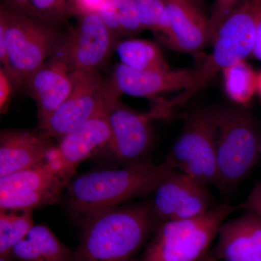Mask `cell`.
<instances>
[{"instance_id": "cell-1", "label": "cell", "mask_w": 261, "mask_h": 261, "mask_svg": "<svg viewBox=\"0 0 261 261\" xmlns=\"http://www.w3.org/2000/svg\"><path fill=\"white\" fill-rule=\"evenodd\" d=\"M160 223L151 201L92 213L83 218L75 261H128Z\"/></svg>"}, {"instance_id": "cell-2", "label": "cell", "mask_w": 261, "mask_h": 261, "mask_svg": "<svg viewBox=\"0 0 261 261\" xmlns=\"http://www.w3.org/2000/svg\"><path fill=\"white\" fill-rule=\"evenodd\" d=\"M172 168L165 163H132L118 169L84 173L68 184L67 200L70 210L82 218L96 211L154 192Z\"/></svg>"}, {"instance_id": "cell-3", "label": "cell", "mask_w": 261, "mask_h": 261, "mask_svg": "<svg viewBox=\"0 0 261 261\" xmlns=\"http://www.w3.org/2000/svg\"><path fill=\"white\" fill-rule=\"evenodd\" d=\"M0 28L5 32L8 64L3 68L17 89L61 51L66 34L60 27L27 14L6 0L0 5Z\"/></svg>"}, {"instance_id": "cell-4", "label": "cell", "mask_w": 261, "mask_h": 261, "mask_svg": "<svg viewBox=\"0 0 261 261\" xmlns=\"http://www.w3.org/2000/svg\"><path fill=\"white\" fill-rule=\"evenodd\" d=\"M240 207L219 204L197 217L160 223L141 261H200L221 225Z\"/></svg>"}, {"instance_id": "cell-5", "label": "cell", "mask_w": 261, "mask_h": 261, "mask_svg": "<svg viewBox=\"0 0 261 261\" xmlns=\"http://www.w3.org/2000/svg\"><path fill=\"white\" fill-rule=\"evenodd\" d=\"M260 14L261 0L240 2L220 27L213 42V50L195 69L191 85L173 98L176 108L203 89L216 73L251 56Z\"/></svg>"}, {"instance_id": "cell-6", "label": "cell", "mask_w": 261, "mask_h": 261, "mask_svg": "<svg viewBox=\"0 0 261 261\" xmlns=\"http://www.w3.org/2000/svg\"><path fill=\"white\" fill-rule=\"evenodd\" d=\"M216 161L221 192L246 178L260 154L261 141L255 122L238 108L216 111Z\"/></svg>"}, {"instance_id": "cell-7", "label": "cell", "mask_w": 261, "mask_h": 261, "mask_svg": "<svg viewBox=\"0 0 261 261\" xmlns=\"http://www.w3.org/2000/svg\"><path fill=\"white\" fill-rule=\"evenodd\" d=\"M216 135V111H197L187 120L164 163L173 169L219 189Z\"/></svg>"}, {"instance_id": "cell-8", "label": "cell", "mask_w": 261, "mask_h": 261, "mask_svg": "<svg viewBox=\"0 0 261 261\" xmlns=\"http://www.w3.org/2000/svg\"><path fill=\"white\" fill-rule=\"evenodd\" d=\"M75 84L65 102L39 130L51 138L61 139L82 126L109 102L120 96L99 70H73Z\"/></svg>"}, {"instance_id": "cell-9", "label": "cell", "mask_w": 261, "mask_h": 261, "mask_svg": "<svg viewBox=\"0 0 261 261\" xmlns=\"http://www.w3.org/2000/svg\"><path fill=\"white\" fill-rule=\"evenodd\" d=\"M174 108L169 100L157 101L149 111H132L119 102L111 106L109 112L111 139L107 147L116 159L126 165L146 161L152 145L151 123L154 120L167 119Z\"/></svg>"}, {"instance_id": "cell-10", "label": "cell", "mask_w": 261, "mask_h": 261, "mask_svg": "<svg viewBox=\"0 0 261 261\" xmlns=\"http://www.w3.org/2000/svg\"><path fill=\"white\" fill-rule=\"evenodd\" d=\"M151 202L161 223L197 217L216 205L208 185L174 169L160 182Z\"/></svg>"}, {"instance_id": "cell-11", "label": "cell", "mask_w": 261, "mask_h": 261, "mask_svg": "<svg viewBox=\"0 0 261 261\" xmlns=\"http://www.w3.org/2000/svg\"><path fill=\"white\" fill-rule=\"evenodd\" d=\"M61 53L72 70H99L115 50L118 39L97 13L77 15Z\"/></svg>"}, {"instance_id": "cell-12", "label": "cell", "mask_w": 261, "mask_h": 261, "mask_svg": "<svg viewBox=\"0 0 261 261\" xmlns=\"http://www.w3.org/2000/svg\"><path fill=\"white\" fill-rule=\"evenodd\" d=\"M74 84V71L61 51L24 81L20 89L35 101L39 127L65 102Z\"/></svg>"}, {"instance_id": "cell-13", "label": "cell", "mask_w": 261, "mask_h": 261, "mask_svg": "<svg viewBox=\"0 0 261 261\" xmlns=\"http://www.w3.org/2000/svg\"><path fill=\"white\" fill-rule=\"evenodd\" d=\"M171 29L168 47L202 61L204 49L211 44L210 20L193 0H162Z\"/></svg>"}, {"instance_id": "cell-14", "label": "cell", "mask_w": 261, "mask_h": 261, "mask_svg": "<svg viewBox=\"0 0 261 261\" xmlns=\"http://www.w3.org/2000/svg\"><path fill=\"white\" fill-rule=\"evenodd\" d=\"M195 75V70L169 69L141 71L118 63L108 78L117 94L132 97L154 98L159 94L188 88Z\"/></svg>"}, {"instance_id": "cell-15", "label": "cell", "mask_w": 261, "mask_h": 261, "mask_svg": "<svg viewBox=\"0 0 261 261\" xmlns=\"http://www.w3.org/2000/svg\"><path fill=\"white\" fill-rule=\"evenodd\" d=\"M213 255L219 261H261V217L248 210L226 220Z\"/></svg>"}, {"instance_id": "cell-16", "label": "cell", "mask_w": 261, "mask_h": 261, "mask_svg": "<svg viewBox=\"0 0 261 261\" xmlns=\"http://www.w3.org/2000/svg\"><path fill=\"white\" fill-rule=\"evenodd\" d=\"M41 132L4 130L0 135V177L37 166L53 144Z\"/></svg>"}, {"instance_id": "cell-17", "label": "cell", "mask_w": 261, "mask_h": 261, "mask_svg": "<svg viewBox=\"0 0 261 261\" xmlns=\"http://www.w3.org/2000/svg\"><path fill=\"white\" fill-rule=\"evenodd\" d=\"M116 102H108L82 126L59 139L57 146L60 152L75 169L98 149L107 147L111 139L110 109Z\"/></svg>"}, {"instance_id": "cell-18", "label": "cell", "mask_w": 261, "mask_h": 261, "mask_svg": "<svg viewBox=\"0 0 261 261\" xmlns=\"http://www.w3.org/2000/svg\"><path fill=\"white\" fill-rule=\"evenodd\" d=\"M10 255L20 261H75L73 252L44 224L34 225Z\"/></svg>"}, {"instance_id": "cell-19", "label": "cell", "mask_w": 261, "mask_h": 261, "mask_svg": "<svg viewBox=\"0 0 261 261\" xmlns=\"http://www.w3.org/2000/svg\"><path fill=\"white\" fill-rule=\"evenodd\" d=\"M115 51L121 64L141 71L171 69L162 51L155 42L129 38L116 43Z\"/></svg>"}, {"instance_id": "cell-20", "label": "cell", "mask_w": 261, "mask_h": 261, "mask_svg": "<svg viewBox=\"0 0 261 261\" xmlns=\"http://www.w3.org/2000/svg\"><path fill=\"white\" fill-rule=\"evenodd\" d=\"M44 161L37 166L0 177V192L8 193L45 190L56 185L68 186Z\"/></svg>"}, {"instance_id": "cell-21", "label": "cell", "mask_w": 261, "mask_h": 261, "mask_svg": "<svg viewBox=\"0 0 261 261\" xmlns=\"http://www.w3.org/2000/svg\"><path fill=\"white\" fill-rule=\"evenodd\" d=\"M222 73L228 97L242 106L250 104L257 92L258 73L245 61L237 62L226 67Z\"/></svg>"}, {"instance_id": "cell-22", "label": "cell", "mask_w": 261, "mask_h": 261, "mask_svg": "<svg viewBox=\"0 0 261 261\" xmlns=\"http://www.w3.org/2000/svg\"><path fill=\"white\" fill-rule=\"evenodd\" d=\"M65 185H56L37 191L15 192H0V208L5 211H33L56 203L61 199Z\"/></svg>"}, {"instance_id": "cell-23", "label": "cell", "mask_w": 261, "mask_h": 261, "mask_svg": "<svg viewBox=\"0 0 261 261\" xmlns=\"http://www.w3.org/2000/svg\"><path fill=\"white\" fill-rule=\"evenodd\" d=\"M32 211H0V256H10L15 245L34 226Z\"/></svg>"}, {"instance_id": "cell-24", "label": "cell", "mask_w": 261, "mask_h": 261, "mask_svg": "<svg viewBox=\"0 0 261 261\" xmlns=\"http://www.w3.org/2000/svg\"><path fill=\"white\" fill-rule=\"evenodd\" d=\"M135 3L144 29L153 32L168 46L171 32L162 0H135Z\"/></svg>"}, {"instance_id": "cell-25", "label": "cell", "mask_w": 261, "mask_h": 261, "mask_svg": "<svg viewBox=\"0 0 261 261\" xmlns=\"http://www.w3.org/2000/svg\"><path fill=\"white\" fill-rule=\"evenodd\" d=\"M33 16L61 27L71 15L69 0H32Z\"/></svg>"}, {"instance_id": "cell-26", "label": "cell", "mask_w": 261, "mask_h": 261, "mask_svg": "<svg viewBox=\"0 0 261 261\" xmlns=\"http://www.w3.org/2000/svg\"><path fill=\"white\" fill-rule=\"evenodd\" d=\"M123 32V39H129L145 30L141 23L135 0H111Z\"/></svg>"}, {"instance_id": "cell-27", "label": "cell", "mask_w": 261, "mask_h": 261, "mask_svg": "<svg viewBox=\"0 0 261 261\" xmlns=\"http://www.w3.org/2000/svg\"><path fill=\"white\" fill-rule=\"evenodd\" d=\"M240 3V0H215L212 13L209 18L211 44H213L221 24Z\"/></svg>"}, {"instance_id": "cell-28", "label": "cell", "mask_w": 261, "mask_h": 261, "mask_svg": "<svg viewBox=\"0 0 261 261\" xmlns=\"http://www.w3.org/2000/svg\"><path fill=\"white\" fill-rule=\"evenodd\" d=\"M106 27L118 41L123 39V32L116 10L111 0H106L97 12Z\"/></svg>"}, {"instance_id": "cell-29", "label": "cell", "mask_w": 261, "mask_h": 261, "mask_svg": "<svg viewBox=\"0 0 261 261\" xmlns=\"http://www.w3.org/2000/svg\"><path fill=\"white\" fill-rule=\"evenodd\" d=\"M17 89L14 80L3 67L0 68V113L5 114Z\"/></svg>"}, {"instance_id": "cell-30", "label": "cell", "mask_w": 261, "mask_h": 261, "mask_svg": "<svg viewBox=\"0 0 261 261\" xmlns=\"http://www.w3.org/2000/svg\"><path fill=\"white\" fill-rule=\"evenodd\" d=\"M243 207L253 211L261 217V182L252 189Z\"/></svg>"}, {"instance_id": "cell-31", "label": "cell", "mask_w": 261, "mask_h": 261, "mask_svg": "<svg viewBox=\"0 0 261 261\" xmlns=\"http://www.w3.org/2000/svg\"><path fill=\"white\" fill-rule=\"evenodd\" d=\"M251 56L261 62V14L257 21L255 44H254Z\"/></svg>"}, {"instance_id": "cell-32", "label": "cell", "mask_w": 261, "mask_h": 261, "mask_svg": "<svg viewBox=\"0 0 261 261\" xmlns=\"http://www.w3.org/2000/svg\"><path fill=\"white\" fill-rule=\"evenodd\" d=\"M6 1L15 8L33 16L32 0H6Z\"/></svg>"}, {"instance_id": "cell-33", "label": "cell", "mask_w": 261, "mask_h": 261, "mask_svg": "<svg viewBox=\"0 0 261 261\" xmlns=\"http://www.w3.org/2000/svg\"><path fill=\"white\" fill-rule=\"evenodd\" d=\"M200 261H217V260L213 254L207 253Z\"/></svg>"}, {"instance_id": "cell-34", "label": "cell", "mask_w": 261, "mask_h": 261, "mask_svg": "<svg viewBox=\"0 0 261 261\" xmlns=\"http://www.w3.org/2000/svg\"><path fill=\"white\" fill-rule=\"evenodd\" d=\"M257 92L261 97V71L257 75Z\"/></svg>"}, {"instance_id": "cell-35", "label": "cell", "mask_w": 261, "mask_h": 261, "mask_svg": "<svg viewBox=\"0 0 261 261\" xmlns=\"http://www.w3.org/2000/svg\"><path fill=\"white\" fill-rule=\"evenodd\" d=\"M0 261H13L10 256H0Z\"/></svg>"}, {"instance_id": "cell-36", "label": "cell", "mask_w": 261, "mask_h": 261, "mask_svg": "<svg viewBox=\"0 0 261 261\" xmlns=\"http://www.w3.org/2000/svg\"><path fill=\"white\" fill-rule=\"evenodd\" d=\"M193 1L201 7V3H202V0H193Z\"/></svg>"}, {"instance_id": "cell-37", "label": "cell", "mask_w": 261, "mask_h": 261, "mask_svg": "<svg viewBox=\"0 0 261 261\" xmlns=\"http://www.w3.org/2000/svg\"><path fill=\"white\" fill-rule=\"evenodd\" d=\"M260 153H261V147H260Z\"/></svg>"}, {"instance_id": "cell-38", "label": "cell", "mask_w": 261, "mask_h": 261, "mask_svg": "<svg viewBox=\"0 0 261 261\" xmlns=\"http://www.w3.org/2000/svg\"><path fill=\"white\" fill-rule=\"evenodd\" d=\"M217 261H219V260H217Z\"/></svg>"}]
</instances>
